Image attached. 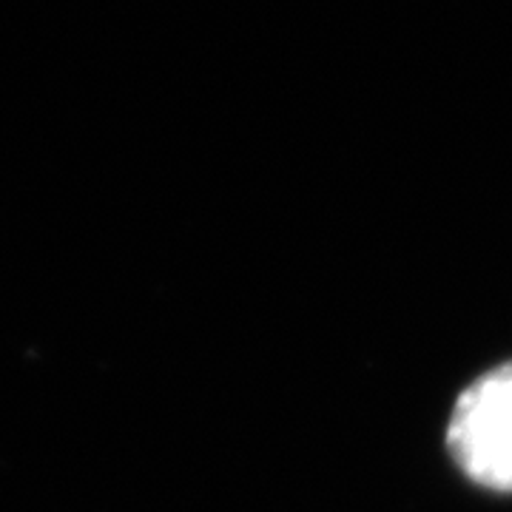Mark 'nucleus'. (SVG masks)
<instances>
[{
  "label": "nucleus",
  "mask_w": 512,
  "mask_h": 512,
  "mask_svg": "<svg viewBox=\"0 0 512 512\" xmlns=\"http://www.w3.org/2000/svg\"><path fill=\"white\" fill-rule=\"evenodd\" d=\"M447 447L470 481L512 493V362L464 387L447 424Z\"/></svg>",
  "instance_id": "nucleus-1"
}]
</instances>
